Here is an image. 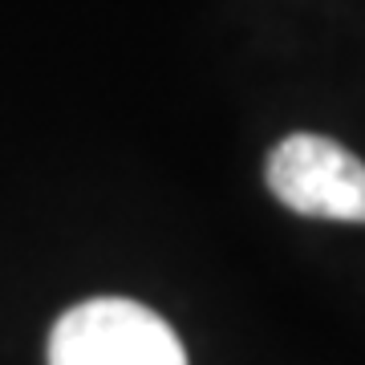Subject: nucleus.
Returning a JSON list of instances; mask_svg holds the SVG:
<instances>
[{"mask_svg":"<svg viewBox=\"0 0 365 365\" xmlns=\"http://www.w3.org/2000/svg\"><path fill=\"white\" fill-rule=\"evenodd\" d=\"M49 365H187V353L175 329L146 304L102 297L53 325Z\"/></svg>","mask_w":365,"mask_h":365,"instance_id":"1","label":"nucleus"},{"mask_svg":"<svg viewBox=\"0 0 365 365\" xmlns=\"http://www.w3.org/2000/svg\"><path fill=\"white\" fill-rule=\"evenodd\" d=\"M268 187L297 215L365 223V163L333 138H284L268 158Z\"/></svg>","mask_w":365,"mask_h":365,"instance_id":"2","label":"nucleus"}]
</instances>
